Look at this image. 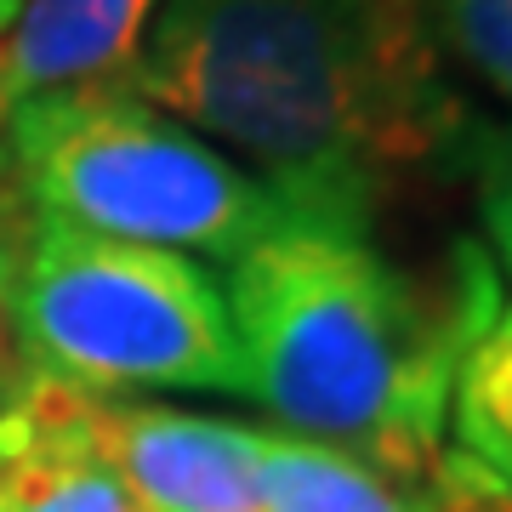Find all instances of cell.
<instances>
[{
	"mask_svg": "<svg viewBox=\"0 0 512 512\" xmlns=\"http://www.w3.org/2000/svg\"><path fill=\"white\" fill-rule=\"evenodd\" d=\"M92 399L29 365L0 382V512H137L97 444Z\"/></svg>",
	"mask_w": 512,
	"mask_h": 512,
	"instance_id": "6",
	"label": "cell"
},
{
	"mask_svg": "<svg viewBox=\"0 0 512 512\" xmlns=\"http://www.w3.org/2000/svg\"><path fill=\"white\" fill-rule=\"evenodd\" d=\"M165 0H23L0 29V114L46 92L131 86Z\"/></svg>",
	"mask_w": 512,
	"mask_h": 512,
	"instance_id": "7",
	"label": "cell"
},
{
	"mask_svg": "<svg viewBox=\"0 0 512 512\" xmlns=\"http://www.w3.org/2000/svg\"><path fill=\"white\" fill-rule=\"evenodd\" d=\"M0 313L23 365L86 393H222L245 399L228 296L211 262L86 234L0 194Z\"/></svg>",
	"mask_w": 512,
	"mask_h": 512,
	"instance_id": "3",
	"label": "cell"
},
{
	"mask_svg": "<svg viewBox=\"0 0 512 512\" xmlns=\"http://www.w3.org/2000/svg\"><path fill=\"white\" fill-rule=\"evenodd\" d=\"M92 427L137 512H262L256 427L109 393L92 399Z\"/></svg>",
	"mask_w": 512,
	"mask_h": 512,
	"instance_id": "5",
	"label": "cell"
},
{
	"mask_svg": "<svg viewBox=\"0 0 512 512\" xmlns=\"http://www.w3.org/2000/svg\"><path fill=\"white\" fill-rule=\"evenodd\" d=\"M256 501L262 512H444V490L387 478L285 427H256Z\"/></svg>",
	"mask_w": 512,
	"mask_h": 512,
	"instance_id": "8",
	"label": "cell"
},
{
	"mask_svg": "<svg viewBox=\"0 0 512 512\" xmlns=\"http://www.w3.org/2000/svg\"><path fill=\"white\" fill-rule=\"evenodd\" d=\"M0 194L86 234L228 268L291 217L217 143L131 86L46 92L0 114Z\"/></svg>",
	"mask_w": 512,
	"mask_h": 512,
	"instance_id": "4",
	"label": "cell"
},
{
	"mask_svg": "<svg viewBox=\"0 0 512 512\" xmlns=\"http://www.w3.org/2000/svg\"><path fill=\"white\" fill-rule=\"evenodd\" d=\"M245 382L274 427L421 484L444 473L450 393L501 308L495 268L461 245L444 285H416L370 234L285 217L228 262Z\"/></svg>",
	"mask_w": 512,
	"mask_h": 512,
	"instance_id": "2",
	"label": "cell"
},
{
	"mask_svg": "<svg viewBox=\"0 0 512 512\" xmlns=\"http://www.w3.org/2000/svg\"><path fill=\"white\" fill-rule=\"evenodd\" d=\"M444 512H512V501H495V495L473 490V484H461L450 467H444Z\"/></svg>",
	"mask_w": 512,
	"mask_h": 512,
	"instance_id": "12",
	"label": "cell"
},
{
	"mask_svg": "<svg viewBox=\"0 0 512 512\" xmlns=\"http://www.w3.org/2000/svg\"><path fill=\"white\" fill-rule=\"evenodd\" d=\"M439 52L512 103V0H433Z\"/></svg>",
	"mask_w": 512,
	"mask_h": 512,
	"instance_id": "10",
	"label": "cell"
},
{
	"mask_svg": "<svg viewBox=\"0 0 512 512\" xmlns=\"http://www.w3.org/2000/svg\"><path fill=\"white\" fill-rule=\"evenodd\" d=\"M18 6H23V0H0V29H6V23L18 18Z\"/></svg>",
	"mask_w": 512,
	"mask_h": 512,
	"instance_id": "13",
	"label": "cell"
},
{
	"mask_svg": "<svg viewBox=\"0 0 512 512\" xmlns=\"http://www.w3.org/2000/svg\"><path fill=\"white\" fill-rule=\"evenodd\" d=\"M484 183H478V211H484V234L495 245V262H501V274L512 279V131L507 137H495L484 148V171H478Z\"/></svg>",
	"mask_w": 512,
	"mask_h": 512,
	"instance_id": "11",
	"label": "cell"
},
{
	"mask_svg": "<svg viewBox=\"0 0 512 512\" xmlns=\"http://www.w3.org/2000/svg\"><path fill=\"white\" fill-rule=\"evenodd\" d=\"M450 433L456 456H444V467L461 484L512 501V302L490 313V325L478 330L461 359L450 393Z\"/></svg>",
	"mask_w": 512,
	"mask_h": 512,
	"instance_id": "9",
	"label": "cell"
},
{
	"mask_svg": "<svg viewBox=\"0 0 512 512\" xmlns=\"http://www.w3.org/2000/svg\"><path fill=\"white\" fill-rule=\"evenodd\" d=\"M131 92L245 165L296 222L370 234L456 148L433 0H165Z\"/></svg>",
	"mask_w": 512,
	"mask_h": 512,
	"instance_id": "1",
	"label": "cell"
}]
</instances>
